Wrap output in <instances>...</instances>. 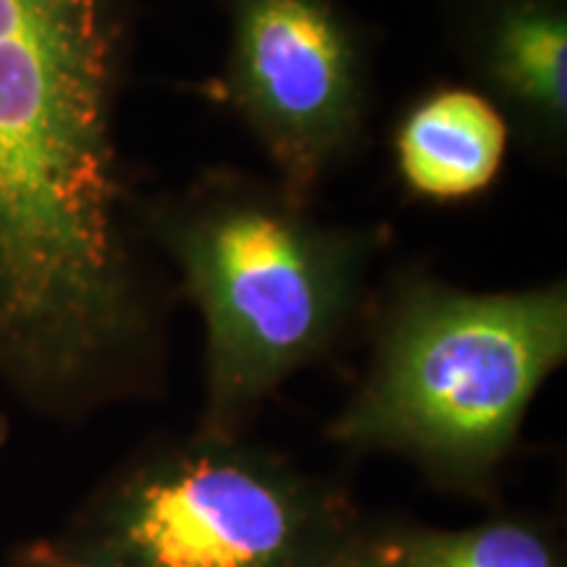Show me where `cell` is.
<instances>
[{"label":"cell","instance_id":"ba28073f","mask_svg":"<svg viewBox=\"0 0 567 567\" xmlns=\"http://www.w3.org/2000/svg\"><path fill=\"white\" fill-rule=\"evenodd\" d=\"M373 547L384 567H563L547 538L517 520L463 530H405Z\"/></svg>","mask_w":567,"mask_h":567},{"label":"cell","instance_id":"30bf717a","mask_svg":"<svg viewBox=\"0 0 567 567\" xmlns=\"http://www.w3.org/2000/svg\"><path fill=\"white\" fill-rule=\"evenodd\" d=\"M310 567H384V563H381L373 542L358 544V542H350V538H344L339 547L331 549L329 555L321 557Z\"/></svg>","mask_w":567,"mask_h":567},{"label":"cell","instance_id":"7a4b0ae2","mask_svg":"<svg viewBox=\"0 0 567 567\" xmlns=\"http://www.w3.org/2000/svg\"><path fill=\"white\" fill-rule=\"evenodd\" d=\"M147 234L205 326L197 434L243 439L260 405L368 310L381 226L331 224L274 179L208 168L147 200Z\"/></svg>","mask_w":567,"mask_h":567},{"label":"cell","instance_id":"5b68a950","mask_svg":"<svg viewBox=\"0 0 567 567\" xmlns=\"http://www.w3.org/2000/svg\"><path fill=\"white\" fill-rule=\"evenodd\" d=\"M221 74L203 92L229 111L305 205L365 147L373 34L344 0H218Z\"/></svg>","mask_w":567,"mask_h":567},{"label":"cell","instance_id":"8fae6325","mask_svg":"<svg viewBox=\"0 0 567 567\" xmlns=\"http://www.w3.org/2000/svg\"><path fill=\"white\" fill-rule=\"evenodd\" d=\"M9 436H11V421L9 415H6V410L0 408V450H3L6 442H9Z\"/></svg>","mask_w":567,"mask_h":567},{"label":"cell","instance_id":"52a82bcc","mask_svg":"<svg viewBox=\"0 0 567 567\" xmlns=\"http://www.w3.org/2000/svg\"><path fill=\"white\" fill-rule=\"evenodd\" d=\"M509 147L505 113L473 84L417 92L392 126L394 176L415 203L460 205L492 193Z\"/></svg>","mask_w":567,"mask_h":567},{"label":"cell","instance_id":"277c9868","mask_svg":"<svg viewBox=\"0 0 567 567\" xmlns=\"http://www.w3.org/2000/svg\"><path fill=\"white\" fill-rule=\"evenodd\" d=\"M339 517L287 460L195 434L118 471L61 542L124 567H310L347 538Z\"/></svg>","mask_w":567,"mask_h":567},{"label":"cell","instance_id":"3957f363","mask_svg":"<svg viewBox=\"0 0 567 567\" xmlns=\"http://www.w3.org/2000/svg\"><path fill=\"white\" fill-rule=\"evenodd\" d=\"M567 360V284L473 292L400 268L373 302L365 379L331 442L405 457L436 484L492 486L538 389Z\"/></svg>","mask_w":567,"mask_h":567},{"label":"cell","instance_id":"8992f818","mask_svg":"<svg viewBox=\"0 0 567 567\" xmlns=\"http://www.w3.org/2000/svg\"><path fill=\"white\" fill-rule=\"evenodd\" d=\"M446 32L476 87L530 158L567 155V0H444Z\"/></svg>","mask_w":567,"mask_h":567},{"label":"cell","instance_id":"6da1fadb","mask_svg":"<svg viewBox=\"0 0 567 567\" xmlns=\"http://www.w3.org/2000/svg\"><path fill=\"white\" fill-rule=\"evenodd\" d=\"M140 0H0V386L55 421L155 392L168 289L122 145Z\"/></svg>","mask_w":567,"mask_h":567},{"label":"cell","instance_id":"9c48e42d","mask_svg":"<svg viewBox=\"0 0 567 567\" xmlns=\"http://www.w3.org/2000/svg\"><path fill=\"white\" fill-rule=\"evenodd\" d=\"M9 567H124L109 559L84 555V551L69 547L61 538H45V542H30L13 551Z\"/></svg>","mask_w":567,"mask_h":567}]
</instances>
